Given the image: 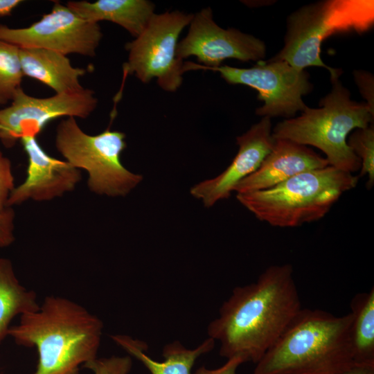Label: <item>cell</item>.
<instances>
[{"mask_svg":"<svg viewBox=\"0 0 374 374\" xmlns=\"http://www.w3.org/2000/svg\"><path fill=\"white\" fill-rule=\"evenodd\" d=\"M302 308L290 264L267 267L256 282L235 287L208 326L228 359L258 363Z\"/></svg>","mask_w":374,"mask_h":374,"instance_id":"6da1fadb","label":"cell"},{"mask_svg":"<svg viewBox=\"0 0 374 374\" xmlns=\"http://www.w3.org/2000/svg\"><path fill=\"white\" fill-rule=\"evenodd\" d=\"M103 323L83 306L66 298H45L36 311L20 317L8 335L35 347L38 363L33 374H80V366L97 358Z\"/></svg>","mask_w":374,"mask_h":374,"instance_id":"7a4b0ae2","label":"cell"},{"mask_svg":"<svg viewBox=\"0 0 374 374\" xmlns=\"http://www.w3.org/2000/svg\"><path fill=\"white\" fill-rule=\"evenodd\" d=\"M350 312L301 308L256 363L253 374H339L356 366Z\"/></svg>","mask_w":374,"mask_h":374,"instance_id":"3957f363","label":"cell"},{"mask_svg":"<svg viewBox=\"0 0 374 374\" xmlns=\"http://www.w3.org/2000/svg\"><path fill=\"white\" fill-rule=\"evenodd\" d=\"M339 78H330L331 90L321 99L319 108L307 106L299 116L278 123L272 136L316 147L326 154L329 166L353 173L360 170L361 161L347 137L353 130L373 124L374 111L365 102L352 100Z\"/></svg>","mask_w":374,"mask_h":374,"instance_id":"277c9868","label":"cell"},{"mask_svg":"<svg viewBox=\"0 0 374 374\" xmlns=\"http://www.w3.org/2000/svg\"><path fill=\"white\" fill-rule=\"evenodd\" d=\"M359 177L331 166L303 172L267 189L238 193L257 219L273 226L296 227L323 218Z\"/></svg>","mask_w":374,"mask_h":374,"instance_id":"5b68a950","label":"cell"},{"mask_svg":"<svg viewBox=\"0 0 374 374\" xmlns=\"http://www.w3.org/2000/svg\"><path fill=\"white\" fill-rule=\"evenodd\" d=\"M374 26L373 0H322L305 5L287 19L283 48L272 60H283L296 69H327L330 78L341 70L326 65L321 57L322 42L335 34L365 33Z\"/></svg>","mask_w":374,"mask_h":374,"instance_id":"8992f818","label":"cell"},{"mask_svg":"<svg viewBox=\"0 0 374 374\" xmlns=\"http://www.w3.org/2000/svg\"><path fill=\"white\" fill-rule=\"evenodd\" d=\"M125 134L108 127L90 135L79 127L75 118L67 117L56 129L55 147L75 168L88 173L91 192L109 197H124L143 180L141 175L128 170L121 161L126 148Z\"/></svg>","mask_w":374,"mask_h":374,"instance_id":"52a82bcc","label":"cell"},{"mask_svg":"<svg viewBox=\"0 0 374 374\" xmlns=\"http://www.w3.org/2000/svg\"><path fill=\"white\" fill-rule=\"evenodd\" d=\"M193 15L179 11L154 13L143 32L126 44L129 55L124 73L145 83L156 78L163 89L175 91L184 73V62L176 53L178 38Z\"/></svg>","mask_w":374,"mask_h":374,"instance_id":"ba28073f","label":"cell"},{"mask_svg":"<svg viewBox=\"0 0 374 374\" xmlns=\"http://www.w3.org/2000/svg\"><path fill=\"white\" fill-rule=\"evenodd\" d=\"M219 72L228 83L243 84L258 92L264 104L256 114L262 117L281 116L291 118L307 107L303 96L311 92L313 84L305 70L294 68L283 60H262L250 68L227 65L208 69Z\"/></svg>","mask_w":374,"mask_h":374,"instance_id":"9c48e42d","label":"cell"},{"mask_svg":"<svg viewBox=\"0 0 374 374\" xmlns=\"http://www.w3.org/2000/svg\"><path fill=\"white\" fill-rule=\"evenodd\" d=\"M103 37L98 24L89 22L69 8L55 2L50 12L26 28L0 25V40L19 48H41L65 55L93 57Z\"/></svg>","mask_w":374,"mask_h":374,"instance_id":"30bf717a","label":"cell"},{"mask_svg":"<svg viewBox=\"0 0 374 374\" xmlns=\"http://www.w3.org/2000/svg\"><path fill=\"white\" fill-rule=\"evenodd\" d=\"M267 47L256 37L235 28L224 29L213 19L210 8L193 15L187 35L177 44V57L183 60L195 56L199 62L184 63V72L221 66L227 59L258 62L265 60Z\"/></svg>","mask_w":374,"mask_h":374,"instance_id":"8fae6325","label":"cell"},{"mask_svg":"<svg viewBox=\"0 0 374 374\" xmlns=\"http://www.w3.org/2000/svg\"><path fill=\"white\" fill-rule=\"evenodd\" d=\"M97 105L94 91L89 89L38 98L28 95L21 87L11 104L0 109V140L6 147H12L24 137H37L48 122L57 118H86Z\"/></svg>","mask_w":374,"mask_h":374,"instance_id":"7c38bea8","label":"cell"},{"mask_svg":"<svg viewBox=\"0 0 374 374\" xmlns=\"http://www.w3.org/2000/svg\"><path fill=\"white\" fill-rule=\"evenodd\" d=\"M20 140L28 156L26 177L12 191L8 206L19 205L29 199L52 200L75 189L82 179L80 170L65 160L48 154L37 137L26 136Z\"/></svg>","mask_w":374,"mask_h":374,"instance_id":"4fadbf2b","label":"cell"},{"mask_svg":"<svg viewBox=\"0 0 374 374\" xmlns=\"http://www.w3.org/2000/svg\"><path fill=\"white\" fill-rule=\"evenodd\" d=\"M236 140L239 149L230 165L217 177L202 181L190 189V194L206 207L229 198L235 186L258 168L274 145L271 118L262 117Z\"/></svg>","mask_w":374,"mask_h":374,"instance_id":"5bb4252c","label":"cell"},{"mask_svg":"<svg viewBox=\"0 0 374 374\" xmlns=\"http://www.w3.org/2000/svg\"><path fill=\"white\" fill-rule=\"evenodd\" d=\"M329 166L312 148L287 139H274L271 151L258 168L240 181L233 191L245 193L273 187L294 175Z\"/></svg>","mask_w":374,"mask_h":374,"instance_id":"9a60e30c","label":"cell"},{"mask_svg":"<svg viewBox=\"0 0 374 374\" xmlns=\"http://www.w3.org/2000/svg\"><path fill=\"white\" fill-rule=\"evenodd\" d=\"M24 76L33 78L55 93H69L82 91L80 82L87 70L73 67L66 55L51 50L19 48Z\"/></svg>","mask_w":374,"mask_h":374,"instance_id":"2e32d148","label":"cell"},{"mask_svg":"<svg viewBox=\"0 0 374 374\" xmlns=\"http://www.w3.org/2000/svg\"><path fill=\"white\" fill-rule=\"evenodd\" d=\"M66 6L83 19L115 23L137 37L153 16L154 6L146 0L69 1Z\"/></svg>","mask_w":374,"mask_h":374,"instance_id":"e0dca14e","label":"cell"},{"mask_svg":"<svg viewBox=\"0 0 374 374\" xmlns=\"http://www.w3.org/2000/svg\"><path fill=\"white\" fill-rule=\"evenodd\" d=\"M112 339L140 361L150 374H192L191 370L196 360L212 350L215 342L213 339L208 337L197 347L190 349L179 341H172L164 346L162 353L163 360L158 362L147 355L148 345L139 339L123 335H114Z\"/></svg>","mask_w":374,"mask_h":374,"instance_id":"ac0fdd59","label":"cell"},{"mask_svg":"<svg viewBox=\"0 0 374 374\" xmlns=\"http://www.w3.org/2000/svg\"><path fill=\"white\" fill-rule=\"evenodd\" d=\"M39 308L36 293L21 285L9 259L0 258V343L8 335L16 316Z\"/></svg>","mask_w":374,"mask_h":374,"instance_id":"d6986e66","label":"cell"},{"mask_svg":"<svg viewBox=\"0 0 374 374\" xmlns=\"http://www.w3.org/2000/svg\"><path fill=\"white\" fill-rule=\"evenodd\" d=\"M351 345L356 366H374V288L356 294L350 303Z\"/></svg>","mask_w":374,"mask_h":374,"instance_id":"ffe728a7","label":"cell"},{"mask_svg":"<svg viewBox=\"0 0 374 374\" xmlns=\"http://www.w3.org/2000/svg\"><path fill=\"white\" fill-rule=\"evenodd\" d=\"M23 76L19 48L0 40V105L12 101Z\"/></svg>","mask_w":374,"mask_h":374,"instance_id":"44dd1931","label":"cell"},{"mask_svg":"<svg viewBox=\"0 0 374 374\" xmlns=\"http://www.w3.org/2000/svg\"><path fill=\"white\" fill-rule=\"evenodd\" d=\"M347 143L361 161L360 176L368 175L366 187L374 184V127L356 129L350 135Z\"/></svg>","mask_w":374,"mask_h":374,"instance_id":"7402d4cb","label":"cell"},{"mask_svg":"<svg viewBox=\"0 0 374 374\" xmlns=\"http://www.w3.org/2000/svg\"><path fill=\"white\" fill-rule=\"evenodd\" d=\"M132 366V361L129 356L97 357L83 366L93 374H130Z\"/></svg>","mask_w":374,"mask_h":374,"instance_id":"603a6c76","label":"cell"},{"mask_svg":"<svg viewBox=\"0 0 374 374\" xmlns=\"http://www.w3.org/2000/svg\"><path fill=\"white\" fill-rule=\"evenodd\" d=\"M14 181L11 162L0 150V211L8 206V198L15 187Z\"/></svg>","mask_w":374,"mask_h":374,"instance_id":"cb8c5ba5","label":"cell"},{"mask_svg":"<svg viewBox=\"0 0 374 374\" xmlns=\"http://www.w3.org/2000/svg\"><path fill=\"white\" fill-rule=\"evenodd\" d=\"M15 213L11 206L0 211V248L10 246L15 241Z\"/></svg>","mask_w":374,"mask_h":374,"instance_id":"d4e9b609","label":"cell"},{"mask_svg":"<svg viewBox=\"0 0 374 374\" xmlns=\"http://www.w3.org/2000/svg\"><path fill=\"white\" fill-rule=\"evenodd\" d=\"M354 80L366 103L374 111V78L373 75L364 70L353 71Z\"/></svg>","mask_w":374,"mask_h":374,"instance_id":"484cf974","label":"cell"},{"mask_svg":"<svg viewBox=\"0 0 374 374\" xmlns=\"http://www.w3.org/2000/svg\"><path fill=\"white\" fill-rule=\"evenodd\" d=\"M243 363L241 358L232 357L228 359L224 365L217 368L208 369L202 366L192 374H236L238 368Z\"/></svg>","mask_w":374,"mask_h":374,"instance_id":"4316f807","label":"cell"},{"mask_svg":"<svg viewBox=\"0 0 374 374\" xmlns=\"http://www.w3.org/2000/svg\"><path fill=\"white\" fill-rule=\"evenodd\" d=\"M22 1L0 0V16L8 15Z\"/></svg>","mask_w":374,"mask_h":374,"instance_id":"83f0119b","label":"cell"},{"mask_svg":"<svg viewBox=\"0 0 374 374\" xmlns=\"http://www.w3.org/2000/svg\"><path fill=\"white\" fill-rule=\"evenodd\" d=\"M339 374H374V366H355Z\"/></svg>","mask_w":374,"mask_h":374,"instance_id":"f1b7e54d","label":"cell"}]
</instances>
